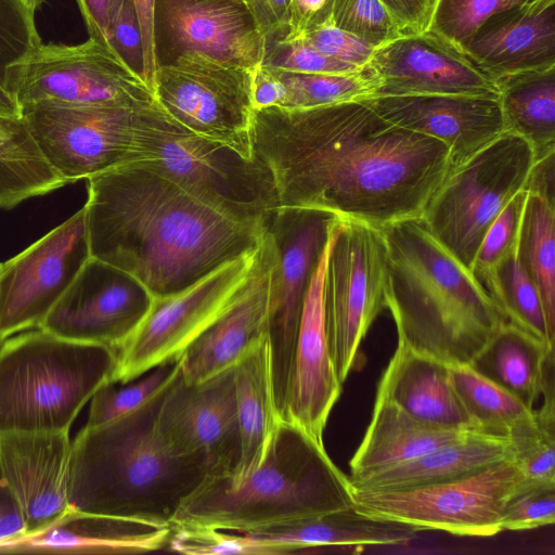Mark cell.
Instances as JSON below:
<instances>
[{
    "instance_id": "6da1fadb",
    "label": "cell",
    "mask_w": 555,
    "mask_h": 555,
    "mask_svg": "<svg viewBox=\"0 0 555 555\" xmlns=\"http://www.w3.org/2000/svg\"><path fill=\"white\" fill-rule=\"evenodd\" d=\"M253 130L279 206L377 228L421 216L452 168L441 141L386 120L363 101L255 109Z\"/></svg>"
},
{
    "instance_id": "7a4b0ae2",
    "label": "cell",
    "mask_w": 555,
    "mask_h": 555,
    "mask_svg": "<svg viewBox=\"0 0 555 555\" xmlns=\"http://www.w3.org/2000/svg\"><path fill=\"white\" fill-rule=\"evenodd\" d=\"M90 256L163 297L256 248L266 223L233 218L133 163L87 179Z\"/></svg>"
},
{
    "instance_id": "3957f363",
    "label": "cell",
    "mask_w": 555,
    "mask_h": 555,
    "mask_svg": "<svg viewBox=\"0 0 555 555\" xmlns=\"http://www.w3.org/2000/svg\"><path fill=\"white\" fill-rule=\"evenodd\" d=\"M173 380L135 409L79 431L68 464L72 512L171 527L183 501L212 475L205 459L178 452L159 429Z\"/></svg>"
},
{
    "instance_id": "277c9868",
    "label": "cell",
    "mask_w": 555,
    "mask_h": 555,
    "mask_svg": "<svg viewBox=\"0 0 555 555\" xmlns=\"http://www.w3.org/2000/svg\"><path fill=\"white\" fill-rule=\"evenodd\" d=\"M379 229L386 245L384 301L398 340L450 365L469 364L506 322L503 313L421 216Z\"/></svg>"
},
{
    "instance_id": "5b68a950",
    "label": "cell",
    "mask_w": 555,
    "mask_h": 555,
    "mask_svg": "<svg viewBox=\"0 0 555 555\" xmlns=\"http://www.w3.org/2000/svg\"><path fill=\"white\" fill-rule=\"evenodd\" d=\"M353 506L352 488L323 442L281 420L259 465L246 476H208L171 526L250 533Z\"/></svg>"
},
{
    "instance_id": "8992f818",
    "label": "cell",
    "mask_w": 555,
    "mask_h": 555,
    "mask_svg": "<svg viewBox=\"0 0 555 555\" xmlns=\"http://www.w3.org/2000/svg\"><path fill=\"white\" fill-rule=\"evenodd\" d=\"M117 353L42 328L0 345V435L69 433L79 412L113 382Z\"/></svg>"
},
{
    "instance_id": "52a82bcc",
    "label": "cell",
    "mask_w": 555,
    "mask_h": 555,
    "mask_svg": "<svg viewBox=\"0 0 555 555\" xmlns=\"http://www.w3.org/2000/svg\"><path fill=\"white\" fill-rule=\"evenodd\" d=\"M39 150L67 183L133 163L154 160L171 137L190 132L155 101L144 105L22 107Z\"/></svg>"
},
{
    "instance_id": "ba28073f",
    "label": "cell",
    "mask_w": 555,
    "mask_h": 555,
    "mask_svg": "<svg viewBox=\"0 0 555 555\" xmlns=\"http://www.w3.org/2000/svg\"><path fill=\"white\" fill-rule=\"evenodd\" d=\"M534 162L530 143L504 131L453 167L421 217L435 238L472 271L488 229L519 191Z\"/></svg>"
},
{
    "instance_id": "9c48e42d",
    "label": "cell",
    "mask_w": 555,
    "mask_h": 555,
    "mask_svg": "<svg viewBox=\"0 0 555 555\" xmlns=\"http://www.w3.org/2000/svg\"><path fill=\"white\" fill-rule=\"evenodd\" d=\"M524 477L513 457L451 481L421 488L352 489L353 507L370 517L456 535L491 537L502 531L506 502Z\"/></svg>"
},
{
    "instance_id": "30bf717a",
    "label": "cell",
    "mask_w": 555,
    "mask_h": 555,
    "mask_svg": "<svg viewBox=\"0 0 555 555\" xmlns=\"http://www.w3.org/2000/svg\"><path fill=\"white\" fill-rule=\"evenodd\" d=\"M386 245L379 228L340 218L331 236L324 309L331 358L345 383L360 364V346L385 308Z\"/></svg>"
},
{
    "instance_id": "8fae6325",
    "label": "cell",
    "mask_w": 555,
    "mask_h": 555,
    "mask_svg": "<svg viewBox=\"0 0 555 555\" xmlns=\"http://www.w3.org/2000/svg\"><path fill=\"white\" fill-rule=\"evenodd\" d=\"M253 72L198 53L157 67L154 93L182 127L254 157Z\"/></svg>"
},
{
    "instance_id": "7c38bea8",
    "label": "cell",
    "mask_w": 555,
    "mask_h": 555,
    "mask_svg": "<svg viewBox=\"0 0 555 555\" xmlns=\"http://www.w3.org/2000/svg\"><path fill=\"white\" fill-rule=\"evenodd\" d=\"M340 217L321 209L278 206L266 220L275 253L268 315L272 393L282 420L306 293Z\"/></svg>"
},
{
    "instance_id": "4fadbf2b",
    "label": "cell",
    "mask_w": 555,
    "mask_h": 555,
    "mask_svg": "<svg viewBox=\"0 0 555 555\" xmlns=\"http://www.w3.org/2000/svg\"><path fill=\"white\" fill-rule=\"evenodd\" d=\"M259 246L178 293L153 297L142 322L116 352L113 382L128 383L163 363L178 360L243 292L255 269Z\"/></svg>"
},
{
    "instance_id": "5bb4252c",
    "label": "cell",
    "mask_w": 555,
    "mask_h": 555,
    "mask_svg": "<svg viewBox=\"0 0 555 555\" xmlns=\"http://www.w3.org/2000/svg\"><path fill=\"white\" fill-rule=\"evenodd\" d=\"M7 89L21 107L144 105L157 101L149 85L93 39L76 46L40 43L9 68Z\"/></svg>"
},
{
    "instance_id": "9a60e30c",
    "label": "cell",
    "mask_w": 555,
    "mask_h": 555,
    "mask_svg": "<svg viewBox=\"0 0 555 555\" xmlns=\"http://www.w3.org/2000/svg\"><path fill=\"white\" fill-rule=\"evenodd\" d=\"M143 163L238 220L266 223L279 206L273 175L257 155L246 159L192 132L171 137L156 159Z\"/></svg>"
},
{
    "instance_id": "2e32d148",
    "label": "cell",
    "mask_w": 555,
    "mask_h": 555,
    "mask_svg": "<svg viewBox=\"0 0 555 555\" xmlns=\"http://www.w3.org/2000/svg\"><path fill=\"white\" fill-rule=\"evenodd\" d=\"M89 258L82 207L2 263L0 345L18 333L39 327Z\"/></svg>"
},
{
    "instance_id": "e0dca14e",
    "label": "cell",
    "mask_w": 555,
    "mask_h": 555,
    "mask_svg": "<svg viewBox=\"0 0 555 555\" xmlns=\"http://www.w3.org/2000/svg\"><path fill=\"white\" fill-rule=\"evenodd\" d=\"M154 39L157 67L198 53L254 70L267 48L242 0H156Z\"/></svg>"
},
{
    "instance_id": "ac0fdd59",
    "label": "cell",
    "mask_w": 555,
    "mask_h": 555,
    "mask_svg": "<svg viewBox=\"0 0 555 555\" xmlns=\"http://www.w3.org/2000/svg\"><path fill=\"white\" fill-rule=\"evenodd\" d=\"M152 300L133 276L90 256L39 328L117 352L140 325Z\"/></svg>"
},
{
    "instance_id": "d6986e66",
    "label": "cell",
    "mask_w": 555,
    "mask_h": 555,
    "mask_svg": "<svg viewBox=\"0 0 555 555\" xmlns=\"http://www.w3.org/2000/svg\"><path fill=\"white\" fill-rule=\"evenodd\" d=\"M233 367L196 384L185 383L180 374L158 413L164 438L178 452L205 459L211 476L233 474L240 461Z\"/></svg>"
},
{
    "instance_id": "ffe728a7",
    "label": "cell",
    "mask_w": 555,
    "mask_h": 555,
    "mask_svg": "<svg viewBox=\"0 0 555 555\" xmlns=\"http://www.w3.org/2000/svg\"><path fill=\"white\" fill-rule=\"evenodd\" d=\"M367 66L375 80L373 96H499L493 79L456 44L431 30L400 36L376 48Z\"/></svg>"
},
{
    "instance_id": "44dd1931",
    "label": "cell",
    "mask_w": 555,
    "mask_h": 555,
    "mask_svg": "<svg viewBox=\"0 0 555 555\" xmlns=\"http://www.w3.org/2000/svg\"><path fill=\"white\" fill-rule=\"evenodd\" d=\"M331 236L306 293L282 415L283 421L298 425L320 442L343 386L331 358L324 309Z\"/></svg>"
},
{
    "instance_id": "7402d4cb",
    "label": "cell",
    "mask_w": 555,
    "mask_h": 555,
    "mask_svg": "<svg viewBox=\"0 0 555 555\" xmlns=\"http://www.w3.org/2000/svg\"><path fill=\"white\" fill-rule=\"evenodd\" d=\"M361 101L386 120L441 141L452 168L505 131L499 96L423 94Z\"/></svg>"
},
{
    "instance_id": "603a6c76",
    "label": "cell",
    "mask_w": 555,
    "mask_h": 555,
    "mask_svg": "<svg viewBox=\"0 0 555 555\" xmlns=\"http://www.w3.org/2000/svg\"><path fill=\"white\" fill-rule=\"evenodd\" d=\"M70 447L68 433L0 435V466L20 506L26 535L47 530L70 512Z\"/></svg>"
},
{
    "instance_id": "cb8c5ba5",
    "label": "cell",
    "mask_w": 555,
    "mask_h": 555,
    "mask_svg": "<svg viewBox=\"0 0 555 555\" xmlns=\"http://www.w3.org/2000/svg\"><path fill=\"white\" fill-rule=\"evenodd\" d=\"M275 253L266 231L253 274L234 302L212 321L181 354V375L196 384L233 367L268 335V315Z\"/></svg>"
},
{
    "instance_id": "d4e9b609",
    "label": "cell",
    "mask_w": 555,
    "mask_h": 555,
    "mask_svg": "<svg viewBox=\"0 0 555 555\" xmlns=\"http://www.w3.org/2000/svg\"><path fill=\"white\" fill-rule=\"evenodd\" d=\"M459 47L493 80L555 66V0L499 10Z\"/></svg>"
},
{
    "instance_id": "484cf974",
    "label": "cell",
    "mask_w": 555,
    "mask_h": 555,
    "mask_svg": "<svg viewBox=\"0 0 555 555\" xmlns=\"http://www.w3.org/2000/svg\"><path fill=\"white\" fill-rule=\"evenodd\" d=\"M376 396L421 421L477 431L455 391L450 364L415 351L401 340H397Z\"/></svg>"
},
{
    "instance_id": "4316f807",
    "label": "cell",
    "mask_w": 555,
    "mask_h": 555,
    "mask_svg": "<svg viewBox=\"0 0 555 555\" xmlns=\"http://www.w3.org/2000/svg\"><path fill=\"white\" fill-rule=\"evenodd\" d=\"M476 433L421 421L390 400L376 396L369 426L349 462L348 477L358 479L400 465Z\"/></svg>"
},
{
    "instance_id": "83f0119b",
    "label": "cell",
    "mask_w": 555,
    "mask_h": 555,
    "mask_svg": "<svg viewBox=\"0 0 555 555\" xmlns=\"http://www.w3.org/2000/svg\"><path fill=\"white\" fill-rule=\"evenodd\" d=\"M172 527L69 512L47 530L3 546L1 553H146L167 547Z\"/></svg>"
},
{
    "instance_id": "f1b7e54d",
    "label": "cell",
    "mask_w": 555,
    "mask_h": 555,
    "mask_svg": "<svg viewBox=\"0 0 555 555\" xmlns=\"http://www.w3.org/2000/svg\"><path fill=\"white\" fill-rule=\"evenodd\" d=\"M513 457L506 437L476 433L400 465L350 480L351 488L369 491L421 488L463 478Z\"/></svg>"
},
{
    "instance_id": "f546056e",
    "label": "cell",
    "mask_w": 555,
    "mask_h": 555,
    "mask_svg": "<svg viewBox=\"0 0 555 555\" xmlns=\"http://www.w3.org/2000/svg\"><path fill=\"white\" fill-rule=\"evenodd\" d=\"M418 532L411 526L366 516L351 506L247 534L298 553L326 546L398 545L415 539Z\"/></svg>"
},
{
    "instance_id": "4dcf8cb0",
    "label": "cell",
    "mask_w": 555,
    "mask_h": 555,
    "mask_svg": "<svg viewBox=\"0 0 555 555\" xmlns=\"http://www.w3.org/2000/svg\"><path fill=\"white\" fill-rule=\"evenodd\" d=\"M233 373L241 455L235 472L228 476L238 479L259 465L281 421L272 393L268 335L244 353Z\"/></svg>"
},
{
    "instance_id": "1f68e13d",
    "label": "cell",
    "mask_w": 555,
    "mask_h": 555,
    "mask_svg": "<svg viewBox=\"0 0 555 555\" xmlns=\"http://www.w3.org/2000/svg\"><path fill=\"white\" fill-rule=\"evenodd\" d=\"M552 350L545 343L505 322L468 365L533 409L542 392L545 361Z\"/></svg>"
},
{
    "instance_id": "d6a6232c",
    "label": "cell",
    "mask_w": 555,
    "mask_h": 555,
    "mask_svg": "<svg viewBox=\"0 0 555 555\" xmlns=\"http://www.w3.org/2000/svg\"><path fill=\"white\" fill-rule=\"evenodd\" d=\"M505 131L526 139L534 160L555 151V66L494 80Z\"/></svg>"
},
{
    "instance_id": "836d02e7",
    "label": "cell",
    "mask_w": 555,
    "mask_h": 555,
    "mask_svg": "<svg viewBox=\"0 0 555 555\" xmlns=\"http://www.w3.org/2000/svg\"><path fill=\"white\" fill-rule=\"evenodd\" d=\"M65 184L42 155L24 118L0 115V209H11Z\"/></svg>"
},
{
    "instance_id": "e575fe53",
    "label": "cell",
    "mask_w": 555,
    "mask_h": 555,
    "mask_svg": "<svg viewBox=\"0 0 555 555\" xmlns=\"http://www.w3.org/2000/svg\"><path fill=\"white\" fill-rule=\"evenodd\" d=\"M555 209L528 194L516 256L537 286L543 304L547 340L555 345Z\"/></svg>"
},
{
    "instance_id": "d590c367",
    "label": "cell",
    "mask_w": 555,
    "mask_h": 555,
    "mask_svg": "<svg viewBox=\"0 0 555 555\" xmlns=\"http://www.w3.org/2000/svg\"><path fill=\"white\" fill-rule=\"evenodd\" d=\"M455 391L477 431L509 437L535 420V410L475 372L468 364L450 365Z\"/></svg>"
},
{
    "instance_id": "8d00e7d4",
    "label": "cell",
    "mask_w": 555,
    "mask_h": 555,
    "mask_svg": "<svg viewBox=\"0 0 555 555\" xmlns=\"http://www.w3.org/2000/svg\"><path fill=\"white\" fill-rule=\"evenodd\" d=\"M272 70L279 81V103L275 107L300 109L361 101L372 98L375 91L374 76L367 64L358 72L347 74Z\"/></svg>"
},
{
    "instance_id": "74e56055",
    "label": "cell",
    "mask_w": 555,
    "mask_h": 555,
    "mask_svg": "<svg viewBox=\"0 0 555 555\" xmlns=\"http://www.w3.org/2000/svg\"><path fill=\"white\" fill-rule=\"evenodd\" d=\"M506 322L550 346L540 293L518 260L507 257L483 285Z\"/></svg>"
},
{
    "instance_id": "f35d334b",
    "label": "cell",
    "mask_w": 555,
    "mask_h": 555,
    "mask_svg": "<svg viewBox=\"0 0 555 555\" xmlns=\"http://www.w3.org/2000/svg\"><path fill=\"white\" fill-rule=\"evenodd\" d=\"M181 373V359L163 363L128 383L109 382L91 398L86 426H95L131 411L165 388Z\"/></svg>"
},
{
    "instance_id": "ab89813d",
    "label": "cell",
    "mask_w": 555,
    "mask_h": 555,
    "mask_svg": "<svg viewBox=\"0 0 555 555\" xmlns=\"http://www.w3.org/2000/svg\"><path fill=\"white\" fill-rule=\"evenodd\" d=\"M167 544L171 552L190 555H276L291 554L286 545L261 540L247 533H231L209 527L178 525Z\"/></svg>"
},
{
    "instance_id": "60d3db41",
    "label": "cell",
    "mask_w": 555,
    "mask_h": 555,
    "mask_svg": "<svg viewBox=\"0 0 555 555\" xmlns=\"http://www.w3.org/2000/svg\"><path fill=\"white\" fill-rule=\"evenodd\" d=\"M509 440L513 460L526 482H555V414L535 410V420Z\"/></svg>"
},
{
    "instance_id": "b9f144b4",
    "label": "cell",
    "mask_w": 555,
    "mask_h": 555,
    "mask_svg": "<svg viewBox=\"0 0 555 555\" xmlns=\"http://www.w3.org/2000/svg\"><path fill=\"white\" fill-rule=\"evenodd\" d=\"M527 197L525 190L515 194L485 234L472 267L473 275L482 286L516 253Z\"/></svg>"
},
{
    "instance_id": "7bdbcfd3",
    "label": "cell",
    "mask_w": 555,
    "mask_h": 555,
    "mask_svg": "<svg viewBox=\"0 0 555 555\" xmlns=\"http://www.w3.org/2000/svg\"><path fill=\"white\" fill-rule=\"evenodd\" d=\"M331 23L375 49L402 36L379 0H334Z\"/></svg>"
},
{
    "instance_id": "ee69618b",
    "label": "cell",
    "mask_w": 555,
    "mask_h": 555,
    "mask_svg": "<svg viewBox=\"0 0 555 555\" xmlns=\"http://www.w3.org/2000/svg\"><path fill=\"white\" fill-rule=\"evenodd\" d=\"M40 43L35 12L20 0H0V83L5 87L9 68Z\"/></svg>"
},
{
    "instance_id": "f6af8a7d",
    "label": "cell",
    "mask_w": 555,
    "mask_h": 555,
    "mask_svg": "<svg viewBox=\"0 0 555 555\" xmlns=\"http://www.w3.org/2000/svg\"><path fill=\"white\" fill-rule=\"evenodd\" d=\"M555 521V482L528 483L521 486L506 502L502 530L524 531Z\"/></svg>"
},
{
    "instance_id": "bcb514c9",
    "label": "cell",
    "mask_w": 555,
    "mask_h": 555,
    "mask_svg": "<svg viewBox=\"0 0 555 555\" xmlns=\"http://www.w3.org/2000/svg\"><path fill=\"white\" fill-rule=\"evenodd\" d=\"M106 46L121 64L146 82L141 27L132 0H114L109 12Z\"/></svg>"
},
{
    "instance_id": "7dc6e473",
    "label": "cell",
    "mask_w": 555,
    "mask_h": 555,
    "mask_svg": "<svg viewBox=\"0 0 555 555\" xmlns=\"http://www.w3.org/2000/svg\"><path fill=\"white\" fill-rule=\"evenodd\" d=\"M502 3L503 0H438L428 30L459 47L485 20L501 10Z\"/></svg>"
},
{
    "instance_id": "c3c4849f",
    "label": "cell",
    "mask_w": 555,
    "mask_h": 555,
    "mask_svg": "<svg viewBox=\"0 0 555 555\" xmlns=\"http://www.w3.org/2000/svg\"><path fill=\"white\" fill-rule=\"evenodd\" d=\"M262 64L286 72L312 74H347L363 68L322 54L304 38L267 44Z\"/></svg>"
},
{
    "instance_id": "681fc988",
    "label": "cell",
    "mask_w": 555,
    "mask_h": 555,
    "mask_svg": "<svg viewBox=\"0 0 555 555\" xmlns=\"http://www.w3.org/2000/svg\"><path fill=\"white\" fill-rule=\"evenodd\" d=\"M301 38L322 54L357 67L366 66L375 50L363 39L336 27L331 22Z\"/></svg>"
},
{
    "instance_id": "f907efd6",
    "label": "cell",
    "mask_w": 555,
    "mask_h": 555,
    "mask_svg": "<svg viewBox=\"0 0 555 555\" xmlns=\"http://www.w3.org/2000/svg\"><path fill=\"white\" fill-rule=\"evenodd\" d=\"M262 31L267 44L282 41L288 33L291 0H242Z\"/></svg>"
},
{
    "instance_id": "816d5d0a",
    "label": "cell",
    "mask_w": 555,
    "mask_h": 555,
    "mask_svg": "<svg viewBox=\"0 0 555 555\" xmlns=\"http://www.w3.org/2000/svg\"><path fill=\"white\" fill-rule=\"evenodd\" d=\"M398 25L401 35L428 30L438 0H379Z\"/></svg>"
},
{
    "instance_id": "f5cc1de1",
    "label": "cell",
    "mask_w": 555,
    "mask_h": 555,
    "mask_svg": "<svg viewBox=\"0 0 555 555\" xmlns=\"http://www.w3.org/2000/svg\"><path fill=\"white\" fill-rule=\"evenodd\" d=\"M334 0H291L288 33L284 40L301 38L331 22Z\"/></svg>"
},
{
    "instance_id": "db71d44e",
    "label": "cell",
    "mask_w": 555,
    "mask_h": 555,
    "mask_svg": "<svg viewBox=\"0 0 555 555\" xmlns=\"http://www.w3.org/2000/svg\"><path fill=\"white\" fill-rule=\"evenodd\" d=\"M26 535L20 506L0 466V552L3 546Z\"/></svg>"
},
{
    "instance_id": "11a10c76",
    "label": "cell",
    "mask_w": 555,
    "mask_h": 555,
    "mask_svg": "<svg viewBox=\"0 0 555 555\" xmlns=\"http://www.w3.org/2000/svg\"><path fill=\"white\" fill-rule=\"evenodd\" d=\"M140 22L144 62L145 80L154 91L155 75L157 70L154 39V14L156 0H132Z\"/></svg>"
},
{
    "instance_id": "9f6ffc18",
    "label": "cell",
    "mask_w": 555,
    "mask_h": 555,
    "mask_svg": "<svg viewBox=\"0 0 555 555\" xmlns=\"http://www.w3.org/2000/svg\"><path fill=\"white\" fill-rule=\"evenodd\" d=\"M524 190L543 198L548 205L555 204V151L533 162Z\"/></svg>"
},
{
    "instance_id": "6f0895ef",
    "label": "cell",
    "mask_w": 555,
    "mask_h": 555,
    "mask_svg": "<svg viewBox=\"0 0 555 555\" xmlns=\"http://www.w3.org/2000/svg\"><path fill=\"white\" fill-rule=\"evenodd\" d=\"M83 17L89 38L106 46L109 12L114 0H76Z\"/></svg>"
},
{
    "instance_id": "680465c9",
    "label": "cell",
    "mask_w": 555,
    "mask_h": 555,
    "mask_svg": "<svg viewBox=\"0 0 555 555\" xmlns=\"http://www.w3.org/2000/svg\"><path fill=\"white\" fill-rule=\"evenodd\" d=\"M0 115L5 117H22L20 103L2 83H0Z\"/></svg>"
},
{
    "instance_id": "91938a15",
    "label": "cell",
    "mask_w": 555,
    "mask_h": 555,
    "mask_svg": "<svg viewBox=\"0 0 555 555\" xmlns=\"http://www.w3.org/2000/svg\"><path fill=\"white\" fill-rule=\"evenodd\" d=\"M537 1H539V0H503L501 10L507 9V8H513V7L531 4Z\"/></svg>"
},
{
    "instance_id": "94428289",
    "label": "cell",
    "mask_w": 555,
    "mask_h": 555,
    "mask_svg": "<svg viewBox=\"0 0 555 555\" xmlns=\"http://www.w3.org/2000/svg\"><path fill=\"white\" fill-rule=\"evenodd\" d=\"M22 3H24L28 9L36 12L37 9L42 4L44 0H20Z\"/></svg>"
},
{
    "instance_id": "6125c7cd",
    "label": "cell",
    "mask_w": 555,
    "mask_h": 555,
    "mask_svg": "<svg viewBox=\"0 0 555 555\" xmlns=\"http://www.w3.org/2000/svg\"><path fill=\"white\" fill-rule=\"evenodd\" d=\"M2 263H0V272H1Z\"/></svg>"
}]
</instances>
